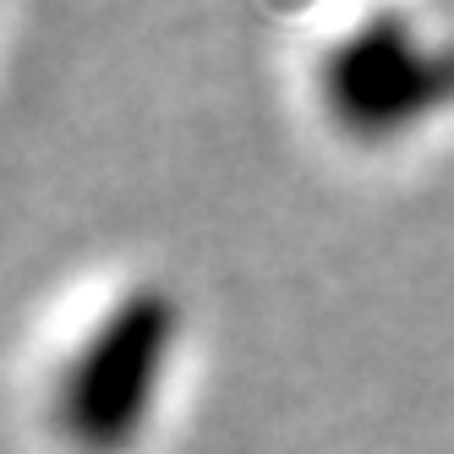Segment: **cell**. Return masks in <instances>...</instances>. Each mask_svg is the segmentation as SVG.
<instances>
[{"instance_id": "cell-1", "label": "cell", "mask_w": 454, "mask_h": 454, "mask_svg": "<svg viewBox=\"0 0 454 454\" xmlns=\"http://www.w3.org/2000/svg\"><path fill=\"white\" fill-rule=\"evenodd\" d=\"M165 307L159 296H132L115 312L93 323V334L77 345L60 378V427H67L82 449H115L143 427V411L153 395L159 350H165Z\"/></svg>"}]
</instances>
